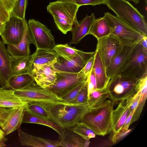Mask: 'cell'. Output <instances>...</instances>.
<instances>
[{"mask_svg": "<svg viewBox=\"0 0 147 147\" xmlns=\"http://www.w3.org/2000/svg\"><path fill=\"white\" fill-rule=\"evenodd\" d=\"M114 103L110 100L90 108L80 121L96 135L104 136L111 132L112 116Z\"/></svg>", "mask_w": 147, "mask_h": 147, "instance_id": "6da1fadb", "label": "cell"}, {"mask_svg": "<svg viewBox=\"0 0 147 147\" xmlns=\"http://www.w3.org/2000/svg\"><path fill=\"white\" fill-rule=\"evenodd\" d=\"M106 5L119 18L147 36V24L144 16L126 0H107Z\"/></svg>", "mask_w": 147, "mask_h": 147, "instance_id": "7a4b0ae2", "label": "cell"}, {"mask_svg": "<svg viewBox=\"0 0 147 147\" xmlns=\"http://www.w3.org/2000/svg\"><path fill=\"white\" fill-rule=\"evenodd\" d=\"M111 28V34L123 46H132L138 44L144 36L142 33L109 12L104 13Z\"/></svg>", "mask_w": 147, "mask_h": 147, "instance_id": "3957f363", "label": "cell"}, {"mask_svg": "<svg viewBox=\"0 0 147 147\" xmlns=\"http://www.w3.org/2000/svg\"><path fill=\"white\" fill-rule=\"evenodd\" d=\"M147 74V49L136 44L118 75L140 79Z\"/></svg>", "mask_w": 147, "mask_h": 147, "instance_id": "277c9868", "label": "cell"}, {"mask_svg": "<svg viewBox=\"0 0 147 147\" xmlns=\"http://www.w3.org/2000/svg\"><path fill=\"white\" fill-rule=\"evenodd\" d=\"M139 79L119 75L110 79L106 88L109 98L114 104L126 100L136 92V86Z\"/></svg>", "mask_w": 147, "mask_h": 147, "instance_id": "5b68a950", "label": "cell"}, {"mask_svg": "<svg viewBox=\"0 0 147 147\" xmlns=\"http://www.w3.org/2000/svg\"><path fill=\"white\" fill-rule=\"evenodd\" d=\"M13 92L22 101L27 103H51L62 102L61 98L40 86L35 81L24 88L14 90Z\"/></svg>", "mask_w": 147, "mask_h": 147, "instance_id": "8992f818", "label": "cell"}, {"mask_svg": "<svg viewBox=\"0 0 147 147\" xmlns=\"http://www.w3.org/2000/svg\"><path fill=\"white\" fill-rule=\"evenodd\" d=\"M87 77L79 72L57 71L54 84L45 89L61 98L79 84L86 81Z\"/></svg>", "mask_w": 147, "mask_h": 147, "instance_id": "52a82bcc", "label": "cell"}, {"mask_svg": "<svg viewBox=\"0 0 147 147\" xmlns=\"http://www.w3.org/2000/svg\"><path fill=\"white\" fill-rule=\"evenodd\" d=\"M28 24L31 42L36 49H53L55 38L49 29L33 19L29 20Z\"/></svg>", "mask_w": 147, "mask_h": 147, "instance_id": "ba28073f", "label": "cell"}, {"mask_svg": "<svg viewBox=\"0 0 147 147\" xmlns=\"http://www.w3.org/2000/svg\"><path fill=\"white\" fill-rule=\"evenodd\" d=\"M26 20L10 15L9 19L5 22L4 30L0 36L3 42L7 45L16 46L23 38Z\"/></svg>", "mask_w": 147, "mask_h": 147, "instance_id": "9c48e42d", "label": "cell"}, {"mask_svg": "<svg viewBox=\"0 0 147 147\" xmlns=\"http://www.w3.org/2000/svg\"><path fill=\"white\" fill-rule=\"evenodd\" d=\"M39 103L49 112L50 117V120L64 129L72 128L80 121L65 110L63 102Z\"/></svg>", "mask_w": 147, "mask_h": 147, "instance_id": "30bf717a", "label": "cell"}, {"mask_svg": "<svg viewBox=\"0 0 147 147\" xmlns=\"http://www.w3.org/2000/svg\"><path fill=\"white\" fill-rule=\"evenodd\" d=\"M24 108L0 107V127L5 136L20 127Z\"/></svg>", "mask_w": 147, "mask_h": 147, "instance_id": "8fae6325", "label": "cell"}, {"mask_svg": "<svg viewBox=\"0 0 147 147\" xmlns=\"http://www.w3.org/2000/svg\"><path fill=\"white\" fill-rule=\"evenodd\" d=\"M96 51L83 52L77 55L64 57L57 55L54 67L57 71L77 73L84 67Z\"/></svg>", "mask_w": 147, "mask_h": 147, "instance_id": "7c38bea8", "label": "cell"}, {"mask_svg": "<svg viewBox=\"0 0 147 147\" xmlns=\"http://www.w3.org/2000/svg\"><path fill=\"white\" fill-rule=\"evenodd\" d=\"M96 51L98 52L105 68L123 48L124 46L111 34L97 39Z\"/></svg>", "mask_w": 147, "mask_h": 147, "instance_id": "4fadbf2b", "label": "cell"}, {"mask_svg": "<svg viewBox=\"0 0 147 147\" xmlns=\"http://www.w3.org/2000/svg\"><path fill=\"white\" fill-rule=\"evenodd\" d=\"M80 7L75 4L58 0L51 2L47 8L53 17L65 20L74 25L78 23L76 14Z\"/></svg>", "mask_w": 147, "mask_h": 147, "instance_id": "5bb4252c", "label": "cell"}, {"mask_svg": "<svg viewBox=\"0 0 147 147\" xmlns=\"http://www.w3.org/2000/svg\"><path fill=\"white\" fill-rule=\"evenodd\" d=\"M130 105L127 100H122L119 102L117 107L113 111L111 140L113 144L117 142V136L130 113Z\"/></svg>", "mask_w": 147, "mask_h": 147, "instance_id": "9a60e30c", "label": "cell"}, {"mask_svg": "<svg viewBox=\"0 0 147 147\" xmlns=\"http://www.w3.org/2000/svg\"><path fill=\"white\" fill-rule=\"evenodd\" d=\"M4 44L0 40V85L7 89L9 88V81L12 75L11 68V56Z\"/></svg>", "mask_w": 147, "mask_h": 147, "instance_id": "2e32d148", "label": "cell"}, {"mask_svg": "<svg viewBox=\"0 0 147 147\" xmlns=\"http://www.w3.org/2000/svg\"><path fill=\"white\" fill-rule=\"evenodd\" d=\"M28 74L34 77L43 66L56 59L57 55L54 49H36Z\"/></svg>", "mask_w": 147, "mask_h": 147, "instance_id": "e0dca14e", "label": "cell"}, {"mask_svg": "<svg viewBox=\"0 0 147 147\" xmlns=\"http://www.w3.org/2000/svg\"><path fill=\"white\" fill-rule=\"evenodd\" d=\"M56 60V59L45 65L37 72L34 77L37 84L43 88L50 86L55 82L57 71L54 65Z\"/></svg>", "mask_w": 147, "mask_h": 147, "instance_id": "ac0fdd59", "label": "cell"}, {"mask_svg": "<svg viewBox=\"0 0 147 147\" xmlns=\"http://www.w3.org/2000/svg\"><path fill=\"white\" fill-rule=\"evenodd\" d=\"M19 140L22 145L35 147H60L59 140H53L29 134L18 129Z\"/></svg>", "mask_w": 147, "mask_h": 147, "instance_id": "d6986e66", "label": "cell"}, {"mask_svg": "<svg viewBox=\"0 0 147 147\" xmlns=\"http://www.w3.org/2000/svg\"><path fill=\"white\" fill-rule=\"evenodd\" d=\"M94 14L92 13L90 16H86L73 27L71 32L72 39L70 45L79 43L86 35L88 34L91 27L95 20Z\"/></svg>", "mask_w": 147, "mask_h": 147, "instance_id": "ffe728a7", "label": "cell"}, {"mask_svg": "<svg viewBox=\"0 0 147 147\" xmlns=\"http://www.w3.org/2000/svg\"><path fill=\"white\" fill-rule=\"evenodd\" d=\"M135 45L132 46H124L122 50L107 67L106 69V74L110 79L119 74Z\"/></svg>", "mask_w": 147, "mask_h": 147, "instance_id": "44dd1931", "label": "cell"}, {"mask_svg": "<svg viewBox=\"0 0 147 147\" xmlns=\"http://www.w3.org/2000/svg\"><path fill=\"white\" fill-rule=\"evenodd\" d=\"M34 56H11V68L12 75L28 74Z\"/></svg>", "mask_w": 147, "mask_h": 147, "instance_id": "7402d4cb", "label": "cell"}, {"mask_svg": "<svg viewBox=\"0 0 147 147\" xmlns=\"http://www.w3.org/2000/svg\"><path fill=\"white\" fill-rule=\"evenodd\" d=\"M59 141L60 146L85 147L88 146L89 140H86L74 132L72 129H65Z\"/></svg>", "mask_w": 147, "mask_h": 147, "instance_id": "603a6c76", "label": "cell"}, {"mask_svg": "<svg viewBox=\"0 0 147 147\" xmlns=\"http://www.w3.org/2000/svg\"><path fill=\"white\" fill-rule=\"evenodd\" d=\"M31 42L28 24L26 23L24 34L21 42L17 45H7V50L11 56H27L30 55Z\"/></svg>", "mask_w": 147, "mask_h": 147, "instance_id": "cb8c5ba5", "label": "cell"}, {"mask_svg": "<svg viewBox=\"0 0 147 147\" xmlns=\"http://www.w3.org/2000/svg\"><path fill=\"white\" fill-rule=\"evenodd\" d=\"M95 58L93 67L96 82L97 90L106 89L110 79L107 76L106 69L98 53L95 51Z\"/></svg>", "mask_w": 147, "mask_h": 147, "instance_id": "d4e9b609", "label": "cell"}, {"mask_svg": "<svg viewBox=\"0 0 147 147\" xmlns=\"http://www.w3.org/2000/svg\"><path fill=\"white\" fill-rule=\"evenodd\" d=\"M13 90L0 87V107L18 108L25 107L27 102L22 101L14 94Z\"/></svg>", "mask_w": 147, "mask_h": 147, "instance_id": "484cf974", "label": "cell"}, {"mask_svg": "<svg viewBox=\"0 0 147 147\" xmlns=\"http://www.w3.org/2000/svg\"><path fill=\"white\" fill-rule=\"evenodd\" d=\"M111 34V28L104 16L95 20L92 24L88 34L94 36L97 39Z\"/></svg>", "mask_w": 147, "mask_h": 147, "instance_id": "4316f807", "label": "cell"}, {"mask_svg": "<svg viewBox=\"0 0 147 147\" xmlns=\"http://www.w3.org/2000/svg\"><path fill=\"white\" fill-rule=\"evenodd\" d=\"M35 123L48 127L56 131L60 137L62 136L65 130L50 120L33 116L25 110L22 121V123Z\"/></svg>", "mask_w": 147, "mask_h": 147, "instance_id": "83f0119b", "label": "cell"}, {"mask_svg": "<svg viewBox=\"0 0 147 147\" xmlns=\"http://www.w3.org/2000/svg\"><path fill=\"white\" fill-rule=\"evenodd\" d=\"M34 81L33 76L29 74L12 75L9 81V88L14 90L25 88Z\"/></svg>", "mask_w": 147, "mask_h": 147, "instance_id": "f1b7e54d", "label": "cell"}, {"mask_svg": "<svg viewBox=\"0 0 147 147\" xmlns=\"http://www.w3.org/2000/svg\"><path fill=\"white\" fill-rule=\"evenodd\" d=\"M24 109L25 111L33 116L50 120V117L49 112L39 103L28 102L25 106Z\"/></svg>", "mask_w": 147, "mask_h": 147, "instance_id": "f546056e", "label": "cell"}, {"mask_svg": "<svg viewBox=\"0 0 147 147\" xmlns=\"http://www.w3.org/2000/svg\"><path fill=\"white\" fill-rule=\"evenodd\" d=\"M63 102L65 110L80 121L81 119L92 107L88 103L78 105H69Z\"/></svg>", "mask_w": 147, "mask_h": 147, "instance_id": "4dcf8cb0", "label": "cell"}, {"mask_svg": "<svg viewBox=\"0 0 147 147\" xmlns=\"http://www.w3.org/2000/svg\"><path fill=\"white\" fill-rule=\"evenodd\" d=\"M108 98L109 95L106 89L95 90L88 95V103L93 107L103 103Z\"/></svg>", "mask_w": 147, "mask_h": 147, "instance_id": "1f68e13d", "label": "cell"}, {"mask_svg": "<svg viewBox=\"0 0 147 147\" xmlns=\"http://www.w3.org/2000/svg\"><path fill=\"white\" fill-rule=\"evenodd\" d=\"M53 49L58 55L64 57L75 56L83 52L70 46L67 43L55 45Z\"/></svg>", "mask_w": 147, "mask_h": 147, "instance_id": "d6a6232c", "label": "cell"}, {"mask_svg": "<svg viewBox=\"0 0 147 147\" xmlns=\"http://www.w3.org/2000/svg\"><path fill=\"white\" fill-rule=\"evenodd\" d=\"M73 131L86 140L95 137L96 134L86 124L80 121L72 128Z\"/></svg>", "mask_w": 147, "mask_h": 147, "instance_id": "836d02e7", "label": "cell"}, {"mask_svg": "<svg viewBox=\"0 0 147 147\" xmlns=\"http://www.w3.org/2000/svg\"><path fill=\"white\" fill-rule=\"evenodd\" d=\"M27 0H17L13 7L11 15L24 19Z\"/></svg>", "mask_w": 147, "mask_h": 147, "instance_id": "e575fe53", "label": "cell"}, {"mask_svg": "<svg viewBox=\"0 0 147 147\" xmlns=\"http://www.w3.org/2000/svg\"><path fill=\"white\" fill-rule=\"evenodd\" d=\"M88 102V84L87 79L85 85L76 96L70 101L66 103L73 105L85 104Z\"/></svg>", "mask_w": 147, "mask_h": 147, "instance_id": "d590c367", "label": "cell"}, {"mask_svg": "<svg viewBox=\"0 0 147 147\" xmlns=\"http://www.w3.org/2000/svg\"><path fill=\"white\" fill-rule=\"evenodd\" d=\"M53 18L57 27L63 33L66 34L68 32L71 31L73 24L65 20L57 17Z\"/></svg>", "mask_w": 147, "mask_h": 147, "instance_id": "8d00e7d4", "label": "cell"}, {"mask_svg": "<svg viewBox=\"0 0 147 147\" xmlns=\"http://www.w3.org/2000/svg\"><path fill=\"white\" fill-rule=\"evenodd\" d=\"M107 0H58L61 1L67 2L77 5L80 7L84 5L92 6L101 4L106 5Z\"/></svg>", "mask_w": 147, "mask_h": 147, "instance_id": "74e56055", "label": "cell"}, {"mask_svg": "<svg viewBox=\"0 0 147 147\" xmlns=\"http://www.w3.org/2000/svg\"><path fill=\"white\" fill-rule=\"evenodd\" d=\"M86 80L79 84L66 94L61 97V98L62 102L67 103L74 98L84 86Z\"/></svg>", "mask_w": 147, "mask_h": 147, "instance_id": "f35d334b", "label": "cell"}, {"mask_svg": "<svg viewBox=\"0 0 147 147\" xmlns=\"http://www.w3.org/2000/svg\"><path fill=\"white\" fill-rule=\"evenodd\" d=\"M87 80L88 84V95L93 90H97L96 78L93 68L89 74Z\"/></svg>", "mask_w": 147, "mask_h": 147, "instance_id": "ab89813d", "label": "cell"}, {"mask_svg": "<svg viewBox=\"0 0 147 147\" xmlns=\"http://www.w3.org/2000/svg\"><path fill=\"white\" fill-rule=\"evenodd\" d=\"M10 14L2 0H0V21L5 23L9 19Z\"/></svg>", "mask_w": 147, "mask_h": 147, "instance_id": "60d3db41", "label": "cell"}, {"mask_svg": "<svg viewBox=\"0 0 147 147\" xmlns=\"http://www.w3.org/2000/svg\"><path fill=\"white\" fill-rule=\"evenodd\" d=\"M95 54L90 58L83 68L79 72L86 76H88L93 68L95 60Z\"/></svg>", "mask_w": 147, "mask_h": 147, "instance_id": "b9f144b4", "label": "cell"}, {"mask_svg": "<svg viewBox=\"0 0 147 147\" xmlns=\"http://www.w3.org/2000/svg\"><path fill=\"white\" fill-rule=\"evenodd\" d=\"M133 113V112H130L123 127L119 132L126 131L129 130Z\"/></svg>", "mask_w": 147, "mask_h": 147, "instance_id": "7bdbcfd3", "label": "cell"}, {"mask_svg": "<svg viewBox=\"0 0 147 147\" xmlns=\"http://www.w3.org/2000/svg\"><path fill=\"white\" fill-rule=\"evenodd\" d=\"M11 14L13 5L17 0H2Z\"/></svg>", "mask_w": 147, "mask_h": 147, "instance_id": "ee69618b", "label": "cell"}, {"mask_svg": "<svg viewBox=\"0 0 147 147\" xmlns=\"http://www.w3.org/2000/svg\"><path fill=\"white\" fill-rule=\"evenodd\" d=\"M7 140V139L5 137L4 132L0 129V147L6 146L5 142Z\"/></svg>", "mask_w": 147, "mask_h": 147, "instance_id": "f6af8a7d", "label": "cell"}, {"mask_svg": "<svg viewBox=\"0 0 147 147\" xmlns=\"http://www.w3.org/2000/svg\"><path fill=\"white\" fill-rule=\"evenodd\" d=\"M147 36H144L138 44L141 45L145 49H147Z\"/></svg>", "mask_w": 147, "mask_h": 147, "instance_id": "bcb514c9", "label": "cell"}, {"mask_svg": "<svg viewBox=\"0 0 147 147\" xmlns=\"http://www.w3.org/2000/svg\"><path fill=\"white\" fill-rule=\"evenodd\" d=\"M5 26V23L0 21V35L2 32Z\"/></svg>", "mask_w": 147, "mask_h": 147, "instance_id": "7dc6e473", "label": "cell"}, {"mask_svg": "<svg viewBox=\"0 0 147 147\" xmlns=\"http://www.w3.org/2000/svg\"><path fill=\"white\" fill-rule=\"evenodd\" d=\"M129 1L133 2L136 4H138L140 0H127Z\"/></svg>", "mask_w": 147, "mask_h": 147, "instance_id": "c3c4849f", "label": "cell"}]
</instances>
